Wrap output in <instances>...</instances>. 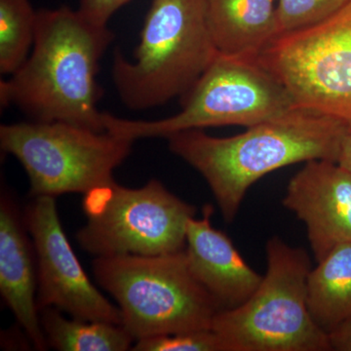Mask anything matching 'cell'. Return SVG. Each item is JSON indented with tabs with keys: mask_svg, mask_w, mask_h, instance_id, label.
Here are the masks:
<instances>
[{
	"mask_svg": "<svg viewBox=\"0 0 351 351\" xmlns=\"http://www.w3.org/2000/svg\"><path fill=\"white\" fill-rule=\"evenodd\" d=\"M114 34L69 7L38 11L36 36L27 61L0 82V101L32 121H61L105 132L98 108L100 61Z\"/></svg>",
	"mask_w": 351,
	"mask_h": 351,
	"instance_id": "obj_1",
	"label": "cell"
},
{
	"mask_svg": "<svg viewBox=\"0 0 351 351\" xmlns=\"http://www.w3.org/2000/svg\"><path fill=\"white\" fill-rule=\"evenodd\" d=\"M348 124L295 108L232 137L200 129L167 138L175 156L197 171L211 189L221 216L232 223L249 189L274 171L321 159L337 162Z\"/></svg>",
	"mask_w": 351,
	"mask_h": 351,
	"instance_id": "obj_2",
	"label": "cell"
},
{
	"mask_svg": "<svg viewBox=\"0 0 351 351\" xmlns=\"http://www.w3.org/2000/svg\"><path fill=\"white\" fill-rule=\"evenodd\" d=\"M218 54L205 0H152L134 59L115 53L113 83L126 107H158L188 93Z\"/></svg>",
	"mask_w": 351,
	"mask_h": 351,
	"instance_id": "obj_3",
	"label": "cell"
},
{
	"mask_svg": "<svg viewBox=\"0 0 351 351\" xmlns=\"http://www.w3.org/2000/svg\"><path fill=\"white\" fill-rule=\"evenodd\" d=\"M93 272L99 285L117 302L122 326L135 341L211 329L221 311L191 274L184 250L96 258Z\"/></svg>",
	"mask_w": 351,
	"mask_h": 351,
	"instance_id": "obj_4",
	"label": "cell"
},
{
	"mask_svg": "<svg viewBox=\"0 0 351 351\" xmlns=\"http://www.w3.org/2000/svg\"><path fill=\"white\" fill-rule=\"evenodd\" d=\"M267 269L248 301L219 311L211 329L228 351H329V334L307 306L311 260L279 237L267 241Z\"/></svg>",
	"mask_w": 351,
	"mask_h": 351,
	"instance_id": "obj_5",
	"label": "cell"
},
{
	"mask_svg": "<svg viewBox=\"0 0 351 351\" xmlns=\"http://www.w3.org/2000/svg\"><path fill=\"white\" fill-rule=\"evenodd\" d=\"M182 110L167 119L144 121L104 112L106 130L136 141L226 125L252 127L295 107L287 89L257 60L218 54L195 86L181 98Z\"/></svg>",
	"mask_w": 351,
	"mask_h": 351,
	"instance_id": "obj_6",
	"label": "cell"
},
{
	"mask_svg": "<svg viewBox=\"0 0 351 351\" xmlns=\"http://www.w3.org/2000/svg\"><path fill=\"white\" fill-rule=\"evenodd\" d=\"M86 225L76 233L83 250L96 258L158 256L186 249V228L196 208L151 180L140 189L117 182L88 191Z\"/></svg>",
	"mask_w": 351,
	"mask_h": 351,
	"instance_id": "obj_7",
	"label": "cell"
},
{
	"mask_svg": "<svg viewBox=\"0 0 351 351\" xmlns=\"http://www.w3.org/2000/svg\"><path fill=\"white\" fill-rule=\"evenodd\" d=\"M135 141L66 122H20L0 127L2 151L27 172L32 196L87 193L114 182L113 172Z\"/></svg>",
	"mask_w": 351,
	"mask_h": 351,
	"instance_id": "obj_8",
	"label": "cell"
},
{
	"mask_svg": "<svg viewBox=\"0 0 351 351\" xmlns=\"http://www.w3.org/2000/svg\"><path fill=\"white\" fill-rule=\"evenodd\" d=\"M256 60L295 107L351 126V0L319 24L277 36Z\"/></svg>",
	"mask_w": 351,
	"mask_h": 351,
	"instance_id": "obj_9",
	"label": "cell"
},
{
	"mask_svg": "<svg viewBox=\"0 0 351 351\" xmlns=\"http://www.w3.org/2000/svg\"><path fill=\"white\" fill-rule=\"evenodd\" d=\"M24 219L38 261V311L55 307L75 319L122 325L119 306L95 287L71 248L55 197L34 196Z\"/></svg>",
	"mask_w": 351,
	"mask_h": 351,
	"instance_id": "obj_10",
	"label": "cell"
},
{
	"mask_svg": "<svg viewBox=\"0 0 351 351\" xmlns=\"http://www.w3.org/2000/svg\"><path fill=\"white\" fill-rule=\"evenodd\" d=\"M283 205L306 225L316 262L351 242V171L330 160L307 161L289 182Z\"/></svg>",
	"mask_w": 351,
	"mask_h": 351,
	"instance_id": "obj_11",
	"label": "cell"
},
{
	"mask_svg": "<svg viewBox=\"0 0 351 351\" xmlns=\"http://www.w3.org/2000/svg\"><path fill=\"white\" fill-rule=\"evenodd\" d=\"M213 207L203 208V217L189 219L186 258L196 280L212 295L221 311L241 306L263 280L237 250L225 232L213 228Z\"/></svg>",
	"mask_w": 351,
	"mask_h": 351,
	"instance_id": "obj_12",
	"label": "cell"
},
{
	"mask_svg": "<svg viewBox=\"0 0 351 351\" xmlns=\"http://www.w3.org/2000/svg\"><path fill=\"white\" fill-rule=\"evenodd\" d=\"M24 215L13 198L1 193L0 200V293L18 324L38 350L48 348L36 304L38 261Z\"/></svg>",
	"mask_w": 351,
	"mask_h": 351,
	"instance_id": "obj_13",
	"label": "cell"
},
{
	"mask_svg": "<svg viewBox=\"0 0 351 351\" xmlns=\"http://www.w3.org/2000/svg\"><path fill=\"white\" fill-rule=\"evenodd\" d=\"M276 0H205L219 54L257 59L277 36Z\"/></svg>",
	"mask_w": 351,
	"mask_h": 351,
	"instance_id": "obj_14",
	"label": "cell"
},
{
	"mask_svg": "<svg viewBox=\"0 0 351 351\" xmlns=\"http://www.w3.org/2000/svg\"><path fill=\"white\" fill-rule=\"evenodd\" d=\"M307 306L316 324L329 334L351 316V242L336 247L311 269Z\"/></svg>",
	"mask_w": 351,
	"mask_h": 351,
	"instance_id": "obj_15",
	"label": "cell"
},
{
	"mask_svg": "<svg viewBox=\"0 0 351 351\" xmlns=\"http://www.w3.org/2000/svg\"><path fill=\"white\" fill-rule=\"evenodd\" d=\"M48 346L60 351H125L135 339L122 325L66 318L55 307L39 311Z\"/></svg>",
	"mask_w": 351,
	"mask_h": 351,
	"instance_id": "obj_16",
	"label": "cell"
},
{
	"mask_svg": "<svg viewBox=\"0 0 351 351\" xmlns=\"http://www.w3.org/2000/svg\"><path fill=\"white\" fill-rule=\"evenodd\" d=\"M38 11L29 0H0V73L12 75L29 57Z\"/></svg>",
	"mask_w": 351,
	"mask_h": 351,
	"instance_id": "obj_17",
	"label": "cell"
},
{
	"mask_svg": "<svg viewBox=\"0 0 351 351\" xmlns=\"http://www.w3.org/2000/svg\"><path fill=\"white\" fill-rule=\"evenodd\" d=\"M350 1V0H277V36L302 31L319 24L338 12Z\"/></svg>",
	"mask_w": 351,
	"mask_h": 351,
	"instance_id": "obj_18",
	"label": "cell"
},
{
	"mask_svg": "<svg viewBox=\"0 0 351 351\" xmlns=\"http://www.w3.org/2000/svg\"><path fill=\"white\" fill-rule=\"evenodd\" d=\"M131 350L228 351V348L213 330L205 329L138 339Z\"/></svg>",
	"mask_w": 351,
	"mask_h": 351,
	"instance_id": "obj_19",
	"label": "cell"
},
{
	"mask_svg": "<svg viewBox=\"0 0 351 351\" xmlns=\"http://www.w3.org/2000/svg\"><path fill=\"white\" fill-rule=\"evenodd\" d=\"M131 0H80V12L94 24L108 25L113 14Z\"/></svg>",
	"mask_w": 351,
	"mask_h": 351,
	"instance_id": "obj_20",
	"label": "cell"
},
{
	"mask_svg": "<svg viewBox=\"0 0 351 351\" xmlns=\"http://www.w3.org/2000/svg\"><path fill=\"white\" fill-rule=\"evenodd\" d=\"M332 350L351 351V316L329 332Z\"/></svg>",
	"mask_w": 351,
	"mask_h": 351,
	"instance_id": "obj_21",
	"label": "cell"
},
{
	"mask_svg": "<svg viewBox=\"0 0 351 351\" xmlns=\"http://www.w3.org/2000/svg\"><path fill=\"white\" fill-rule=\"evenodd\" d=\"M337 163L351 171V126L348 127L341 140Z\"/></svg>",
	"mask_w": 351,
	"mask_h": 351,
	"instance_id": "obj_22",
	"label": "cell"
}]
</instances>
